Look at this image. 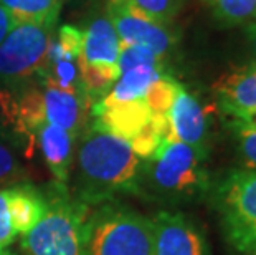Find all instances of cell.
<instances>
[{"label":"cell","mask_w":256,"mask_h":255,"mask_svg":"<svg viewBox=\"0 0 256 255\" xmlns=\"http://www.w3.org/2000/svg\"><path fill=\"white\" fill-rule=\"evenodd\" d=\"M214 202L230 245L243 255H256V171H230L216 184Z\"/></svg>","instance_id":"5"},{"label":"cell","mask_w":256,"mask_h":255,"mask_svg":"<svg viewBox=\"0 0 256 255\" xmlns=\"http://www.w3.org/2000/svg\"><path fill=\"white\" fill-rule=\"evenodd\" d=\"M216 100L222 111L232 118L240 119L256 110V62L225 73L214 85Z\"/></svg>","instance_id":"12"},{"label":"cell","mask_w":256,"mask_h":255,"mask_svg":"<svg viewBox=\"0 0 256 255\" xmlns=\"http://www.w3.org/2000/svg\"><path fill=\"white\" fill-rule=\"evenodd\" d=\"M91 115L94 118L92 128L114 134L128 143L139 136L154 118L144 98L126 103H110L101 98L92 105Z\"/></svg>","instance_id":"10"},{"label":"cell","mask_w":256,"mask_h":255,"mask_svg":"<svg viewBox=\"0 0 256 255\" xmlns=\"http://www.w3.org/2000/svg\"><path fill=\"white\" fill-rule=\"evenodd\" d=\"M10 224L15 235H25L42 220L46 212V197L43 189L28 182H18L5 189Z\"/></svg>","instance_id":"14"},{"label":"cell","mask_w":256,"mask_h":255,"mask_svg":"<svg viewBox=\"0 0 256 255\" xmlns=\"http://www.w3.org/2000/svg\"><path fill=\"white\" fill-rule=\"evenodd\" d=\"M124 2L134 5L150 19L168 25L178 14L184 0H124Z\"/></svg>","instance_id":"22"},{"label":"cell","mask_w":256,"mask_h":255,"mask_svg":"<svg viewBox=\"0 0 256 255\" xmlns=\"http://www.w3.org/2000/svg\"><path fill=\"white\" fill-rule=\"evenodd\" d=\"M215 19L233 27L256 22V0H212Z\"/></svg>","instance_id":"19"},{"label":"cell","mask_w":256,"mask_h":255,"mask_svg":"<svg viewBox=\"0 0 256 255\" xmlns=\"http://www.w3.org/2000/svg\"><path fill=\"white\" fill-rule=\"evenodd\" d=\"M46 212L22 235V248L28 255H88L86 222L90 207L78 200L64 184L53 182L43 189Z\"/></svg>","instance_id":"2"},{"label":"cell","mask_w":256,"mask_h":255,"mask_svg":"<svg viewBox=\"0 0 256 255\" xmlns=\"http://www.w3.org/2000/svg\"><path fill=\"white\" fill-rule=\"evenodd\" d=\"M167 139L178 141L206 157L208 151V118L195 96L180 86L167 113Z\"/></svg>","instance_id":"9"},{"label":"cell","mask_w":256,"mask_h":255,"mask_svg":"<svg viewBox=\"0 0 256 255\" xmlns=\"http://www.w3.org/2000/svg\"><path fill=\"white\" fill-rule=\"evenodd\" d=\"M152 255H208L204 230L182 212L162 210L152 219Z\"/></svg>","instance_id":"8"},{"label":"cell","mask_w":256,"mask_h":255,"mask_svg":"<svg viewBox=\"0 0 256 255\" xmlns=\"http://www.w3.org/2000/svg\"><path fill=\"white\" fill-rule=\"evenodd\" d=\"M76 141V199L90 207L139 192L142 159L128 141L92 126Z\"/></svg>","instance_id":"1"},{"label":"cell","mask_w":256,"mask_h":255,"mask_svg":"<svg viewBox=\"0 0 256 255\" xmlns=\"http://www.w3.org/2000/svg\"><path fill=\"white\" fill-rule=\"evenodd\" d=\"M42 86L46 123L63 128L74 139H78L90 126V113L94 103L86 96L84 91L73 93V91L60 90L52 85Z\"/></svg>","instance_id":"11"},{"label":"cell","mask_w":256,"mask_h":255,"mask_svg":"<svg viewBox=\"0 0 256 255\" xmlns=\"http://www.w3.org/2000/svg\"><path fill=\"white\" fill-rule=\"evenodd\" d=\"M205 2H212V0H205Z\"/></svg>","instance_id":"29"},{"label":"cell","mask_w":256,"mask_h":255,"mask_svg":"<svg viewBox=\"0 0 256 255\" xmlns=\"http://www.w3.org/2000/svg\"><path fill=\"white\" fill-rule=\"evenodd\" d=\"M60 0H0V5L12 14L18 22H35L43 25H56L60 9Z\"/></svg>","instance_id":"17"},{"label":"cell","mask_w":256,"mask_h":255,"mask_svg":"<svg viewBox=\"0 0 256 255\" xmlns=\"http://www.w3.org/2000/svg\"><path fill=\"white\" fill-rule=\"evenodd\" d=\"M121 40L114 29L110 15H98L83 32V53L81 58L91 65L118 68Z\"/></svg>","instance_id":"15"},{"label":"cell","mask_w":256,"mask_h":255,"mask_svg":"<svg viewBox=\"0 0 256 255\" xmlns=\"http://www.w3.org/2000/svg\"><path fill=\"white\" fill-rule=\"evenodd\" d=\"M108 15L119 40L129 45H142L164 58L177 43L176 34L167 24H160L124 0H110Z\"/></svg>","instance_id":"7"},{"label":"cell","mask_w":256,"mask_h":255,"mask_svg":"<svg viewBox=\"0 0 256 255\" xmlns=\"http://www.w3.org/2000/svg\"><path fill=\"white\" fill-rule=\"evenodd\" d=\"M233 131L238 141V149L244 162V169L256 171V128H248L243 124L232 123Z\"/></svg>","instance_id":"23"},{"label":"cell","mask_w":256,"mask_h":255,"mask_svg":"<svg viewBox=\"0 0 256 255\" xmlns=\"http://www.w3.org/2000/svg\"><path fill=\"white\" fill-rule=\"evenodd\" d=\"M60 2H63V0H60Z\"/></svg>","instance_id":"30"},{"label":"cell","mask_w":256,"mask_h":255,"mask_svg":"<svg viewBox=\"0 0 256 255\" xmlns=\"http://www.w3.org/2000/svg\"><path fill=\"white\" fill-rule=\"evenodd\" d=\"M246 35H248L250 43H252V48H253V53L256 57V22H252V24L246 25Z\"/></svg>","instance_id":"27"},{"label":"cell","mask_w":256,"mask_h":255,"mask_svg":"<svg viewBox=\"0 0 256 255\" xmlns=\"http://www.w3.org/2000/svg\"><path fill=\"white\" fill-rule=\"evenodd\" d=\"M14 238L15 232L12 229V224H10L7 199H5V192L0 191V252L5 250L14 242Z\"/></svg>","instance_id":"25"},{"label":"cell","mask_w":256,"mask_h":255,"mask_svg":"<svg viewBox=\"0 0 256 255\" xmlns=\"http://www.w3.org/2000/svg\"><path fill=\"white\" fill-rule=\"evenodd\" d=\"M35 143L40 148L43 161L55 177V182L66 186L72 176L74 162V143L76 139L55 124L45 123L35 134Z\"/></svg>","instance_id":"13"},{"label":"cell","mask_w":256,"mask_h":255,"mask_svg":"<svg viewBox=\"0 0 256 255\" xmlns=\"http://www.w3.org/2000/svg\"><path fill=\"white\" fill-rule=\"evenodd\" d=\"M164 58L156 55L154 52L149 50L142 45H129V43L121 42V50H119L118 58V68L119 73L129 72L136 67H157L164 68Z\"/></svg>","instance_id":"21"},{"label":"cell","mask_w":256,"mask_h":255,"mask_svg":"<svg viewBox=\"0 0 256 255\" xmlns=\"http://www.w3.org/2000/svg\"><path fill=\"white\" fill-rule=\"evenodd\" d=\"M0 139L12 143L26 153L25 141L18 129L17 95L0 83Z\"/></svg>","instance_id":"18"},{"label":"cell","mask_w":256,"mask_h":255,"mask_svg":"<svg viewBox=\"0 0 256 255\" xmlns=\"http://www.w3.org/2000/svg\"><path fill=\"white\" fill-rule=\"evenodd\" d=\"M205 156L178 141L164 139L154 156L142 164L140 184L166 199H190L208 189Z\"/></svg>","instance_id":"4"},{"label":"cell","mask_w":256,"mask_h":255,"mask_svg":"<svg viewBox=\"0 0 256 255\" xmlns=\"http://www.w3.org/2000/svg\"><path fill=\"white\" fill-rule=\"evenodd\" d=\"M17 25V20L12 17V14L8 10H5L0 5V43L5 40V37L8 35V32Z\"/></svg>","instance_id":"26"},{"label":"cell","mask_w":256,"mask_h":255,"mask_svg":"<svg viewBox=\"0 0 256 255\" xmlns=\"http://www.w3.org/2000/svg\"><path fill=\"white\" fill-rule=\"evenodd\" d=\"M0 255H14V253L8 252V250H2V252H0Z\"/></svg>","instance_id":"28"},{"label":"cell","mask_w":256,"mask_h":255,"mask_svg":"<svg viewBox=\"0 0 256 255\" xmlns=\"http://www.w3.org/2000/svg\"><path fill=\"white\" fill-rule=\"evenodd\" d=\"M164 77V68L157 67H136L129 72L121 73L114 83L111 91L102 100L110 103H126L134 100H142L150 85Z\"/></svg>","instance_id":"16"},{"label":"cell","mask_w":256,"mask_h":255,"mask_svg":"<svg viewBox=\"0 0 256 255\" xmlns=\"http://www.w3.org/2000/svg\"><path fill=\"white\" fill-rule=\"evenodd\" d=\"M53 29L35 22H18L0 43V83L15 95L38 78Z\"/></svg>","instance_id":"6"},{"label":"cell","mask_w":256,"mask_h":255,"mask_svg":"<svg viewBox=\"0 0 256 255\" xmlns=\"http://www.w3.org/2000/svg\"><path fill=\"white\" fill-rule=\"evenodd\" d=\"M88 255H152L154 225L122 204L104 202L86 222Z\"/></svg>","instance_id":"3"},{"label":"cell","mask_w":256,"mask_h":255,"mask_svg":"<svg viewBox=\"0 0 256 255\" xmlns=\"http://www.w3.org/2000/svg\"><path fill=\"white\" fill-rule=\"evenodd\" d=\"M0 182L4 184H18L24 181V169L14 153L7 146L0 143Z\"/></svg>","instance_id":"24"},{"label":"cell","mask_w":256,"mask_h":255,"mask_svg":"<svg viewBox=\"0 0 256 255\" xmlns=\"http://www.w3.org/2000/svg\"><path fill=\"white\" fill-rule=\"evenodd\" d=\"M180 86L182 85H178L176 80L168 78L166 75L157 81H154L144 96V100L147 103V106H149L152 115L167 118V113L170 110V106H172L174 100H176V95Z\"/></svg>","instance_id":"20"}]
</instances>
